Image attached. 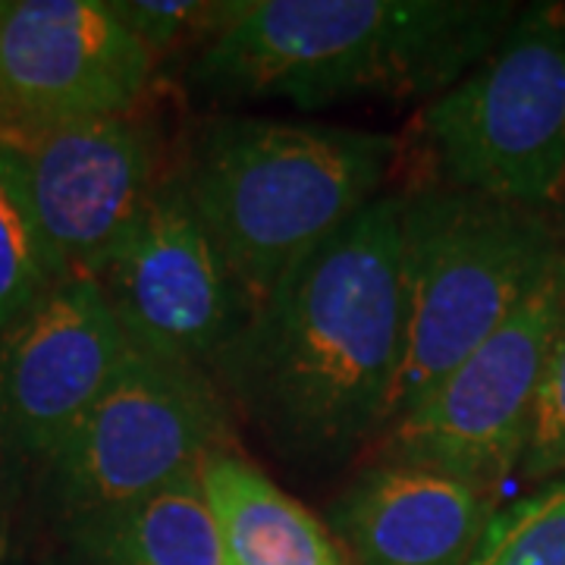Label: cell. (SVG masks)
Returning a JSON list of instances; mask_svg holds the SVG:
<instances>
[{"label":"cell","instance_id":"6da1fadb","mask_svg":"<svg viewBox=\"0 0 565 565\" xmlns=\"http://www.w3.org/2000/svg\"><path fill=\"white\" fill-rule=\"evenodd\" d=\"M403 195L384 192L248 311L211 367L233 415L299 468H333L384 430L403 359Z\"/></svg>","mask_w":565,"mask_h":565},{"label":"cell","instance_id":"ba28073f","mask_svg":"<svg viewBox=\"0 0 565 565\" xmlns=\"http://www.w3.org/2000/svg\"><path fill=\"white\" fill-rule=\"evenodd\" d=\"M95 280L139 355L207 377L248 318L243 289L173 173Z\"/></svg>","mask_w":565,"mask_h":565},{"label":"cell","instance_id":"5bb4252c","mask_svg":"<svg viewBox=\"0 0 565 565\" xmlns=\"http://www.w3.org/2000/svg\"><path fill=\"white\" fill-rule=\"evenodd\" d=\"M66 565H230L199 478L66 525Z\"/></svg>","mask_w":565,"mask_h":565},{"label":"cell","instance_id":"d6986e66","mask_svg":"<svg viewBox=\"0 0 565 565\" xmlns=\"http://www.w3.org/2000/svg\"><path fill=\"white\" fill-rule=\"evenodd\" d=\"M0 550H3V522H0Z\"/></svg>","mask_w":565,"mask_h":565},{"label":"cell","instance_id":"4fadbf2b","mask_svg":"<svg viewBox=\"0 0 565 565\" xmlns=\"http://www.w3.org/2000/svg\"><path fill=\"white\" fill-rule=\"evenodd\" d=\"M195 478L230 565H352L323 519L233 446L211 452Z\"/></svg>","mask_w":565,"mask_h":565},{"label":"cell","instance_id":"3957f363","mask_svg":"<svg viewBox=\"0 0 565 565\" xmlns=\"http://www.w3.org/2000/svg\"><path fill=\"white\" fill-rule=\"evenodd\" d=\"M396 139L352 126L217 117L185 141L173 177L248 311L311 248L384 195Z\"/></svg>","mask_w":565,"mask_h":565},{"label":"cell","instance_id":"5b68a950","mask_svg":"<svg viewBox=\"0 0 565 565\" xmlns=\"http://www.w3.org/2000/svg\"><path fill=\"white\" fill-rule=\"evenodd\" d=\"M437 182L550 214L565 204V7L519 10L418 117Z\"/></svg>","mask_w":565,"mask_h":565},{"label":"cell","instance_id":"7c38bea8","mask_svg":"<svg viewBox=\"0 0 565 565\" xmlns=\"http://www.w3.org/2000/svg\"><path fill=\"white\" fill-rule=\"evenodd\" d=\"M493 512V493L452 475L367 459L323 525L352 565H468Z\"/></svg>","mask_w":565,"mask_h":565},{"label":"cell","instance_id":"2e32d148","mask_svg":"<svg viewBox=\"0 0 565 565\" xmlns=\"http://www.w3.org/2000/svg\"><path fill=\"white\" fill-rule=\"evenodd\" d=\"M468 565H565V475L497 509Z\"/></svg>","mask_w":565,"mask_h":565},{"label":"cell","instance_id":"30bf717a","mask_svg":"<svg viewBox=\"0 0 565 565\" xmlns=\"http://www.w3.org/2000/svg\"><path fill=\"white\" fill-rule=\"evenodd\" d=\"M63 277H98L167 180L161 139L136 114L0 132Z\"/></svg>","mask_w":565,"mask_h":565},{"label":"cell","instance_id":"277c9868","mask_svg":"<svg viewBox=\"0 0 565 565\" xmlns=\"http://www.w3.org/2000/svg\"><path fill=\"white\" fill-rule=\"evenodd\" d=\"M403 359L386 424L509 321L565 255L550 214L430 182L403 192Z\"/></svg>","mask_w":565,"mask_h":565},{"label":"cell","instance_id":"e0dca14e","mask_svg":"<svg viewBox=\"0 0 565 565\" xmlns=\"http://www.w3.org/2000/svg\"><path fill=\"white\" fill-rule=\"evenodd\" d=\"M565 475V311L546 352L519 478L527 487Z\"/></svg>","mask_w":565,"mask_h":565},{"label":"cell","instance_id":"9c48e42d","mask_svg":"<svg viewBox=\"0 0 565 565\" xmlns=\"http://www.w3.org/2000/svg\"><path fill=\"white\" fill-rule=\"evenodd\" d=\"M154 70L114 0H0V132L136 114Z\"/></svg>","mask_w":565,"mask_h":565},{"label":"cell","instance_id":"7a4b0ae2","mask_svg":"<svg viewBox=\"0 0 565 565\" xmlns=\"http://www.w3.org/2000/svg\"><path fill=\"white\" fill-rule=\"evenodd\" d=\"M509 0H217L185 79L214 102H434L484 61Z\"/></svg>","mask_w":565,"mask_h":565},{"label":"cell","instance_id":"ac0fdd59","mask_svg":"<svg viewBox=\"0 0 565 565\" xmlns=\"http://www.w3.org/2000/svg\"><path fill=\"white\" fill-rule=\"evenodd\" d=\"M122 22L132 29V35L158 57L180 47L189 35H202L217 13V3L207 0H114Z\"/></svg>","mask_w":565,"mask_h":565},{"label":"cell","instance_id":"9a60e30c","mask_svg":"<svg viewBox=\"0 0 565 565\" xmlns=\"http://www.w3.org/2000/svg\"><path fill=\"white\" fill-rule=\"evenodd\" d=\"M63 280L29 202L17 158L0 141V337Z\"/></svg>","mask_w":565,"mask_h":565},{"label":"cell","instance_id":"52a82bcc","mask_svg":"<svg viewBox=\"0 0 565 565\" xmlns=\"http://www.w3.org/2000/svg\"><path fill=\"white\" fill-rule=\"evenodd\" d=\"M230 405L182 364L132 355L98 403L44 459V490L63 525L195 475L230 449Z\"/></svg>","mask_w":565,"mask_h":565},{"label":"cell","instance_id":"8fae6325","mask_svg":"<svg viewBox=\"0 0 565 565\" xmlns=\"http://www.w3.org/2000/svg\"><path fill=\"white\" fill-rule=\"evenodd\" d=\"M132 355L98 280H57L0 337V437L44 462Z\"/></svg>","mask_w":565,"mask_h":565},{"label":"cell","instance_id":"8992f818","mask_svg":"<svg viewBox=\"0 0 565 565\" xmlns=\"http://www.w3.org/2000/svg\"><path fill=\"white\" fill-rule=\"evenodd\" d=\"M565 311V255L471 355L377 440L374 462L422 465L497 493L519 475L546 352Z\"/></svg>","mask_w":565,"mask_h":565}]
</instances>
